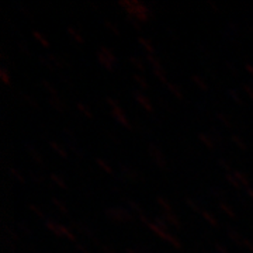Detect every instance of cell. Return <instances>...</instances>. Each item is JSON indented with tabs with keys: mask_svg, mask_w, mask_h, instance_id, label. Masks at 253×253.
Segmentation results:
<instances>
[{
	"mask_svg": "<svg viewBox=\"0 0 253 253\" xmlns=\"http://www.w3.org/2000/svg\"><path fill=\"white\" fill-rule=\"evenodd\" d=\"M100 249H101V252L103 253H118L111 245H101Z\"/></svg>",
	"mask_w": 253,
	"mask_h": 253,
	"instance_id": "obj_53",
	"label": "cell"
},
{
	"mask_svg": "<svg viewBox=\"0 0 253 253\" xmlns=\"http://www.w3.org/2000/svg\"><path fill=\"white\" fill-rule=\"evenodd\" d=\"M51 203H52V206H54L62 215H68L69 214V208H68V206L63 203L62 200H59V199H56V197H52L51 199Z\"/></svg>",
	"mask_w": 253,
	"mask_h": 253,
	"instance_id": "obj_32",
	"label": "cell"
},
{
	"mask_svg": "<svg viewBox=\"0 0 253 253\" xmlns=\"http://www.w3.org/2000/svg\"><path fill=\"white\" fill-rule=\"evenodd\" d=\"M228 236H229V239L234 242V244L239 245L241 246V244H242V239H244V236L241 235L239 232H236L235 229H228Z\"/></svg>",
	"mask_w": 253,
	"mask_h": 253,
	"instance_id": "obj_42",
	"label": "cell"
},
{
	"mask_svg": "<svg viewBox=\"0 0 253 253\" xmlns=\"http://www.w3.org/2000/svg\"><path fill=\"white\" fill-rule=\"evenodd\" d=\"M218 165H219V166H221V168H222V169H224L226 173H229V172H232V170H234L232 165L228 162L226 159H224V158H219V159H218Z\"/></svg>",
	"mask_w": 253,
	"mask_h": 253,
	"instance_id": "obj_47",
	"label": "cell"
},
{
	"mask_svg": "<svg viewBox=\"0 0 253 253\" xmlns=\"http://www.w3.org/2000/svg\"><path fill=\"white\" fill-rule=\"evenodd\" d=\"M49 146H51V149L54 151L55 154L58 155L61 159H68V156H69V152H68V149H66V146H63L62 144H59V142H55V141H49Z\"/></svg>",
	"mask_w": 253,
	"mask_h": 253,
	"instance_id": "obj_16",
	"label": "cell"
},
{
	"mask_svg": "<svg viewBox=\"0 0 253 253\" xmlns=\"http://www.w3.org/2000/svg\"><path fill=\"white\" fill-rule=\"evenodd\" d=\"M20 13H23V14H26V16H30V11L26 6H20Z\"/></svg>",
	"mask_w": 253,
	"mask_h": 253,
	"instance_id": "obj_62",
	"label": "cell"
},
{
	"mask_svg": "<svg viewBox=\"0 0 253 253\" xmlns=\"http://www.w3.org/2000/svg\"><path fill=\"white\" fill-rule=\"evenodd\" d=\"M106 103H107V106H109L111 117L114 118L121 126H124L126 129H132V126H131L129 118H128V116L126 114V111L121 107V104L118 103L117 100L113 99V97H106Z\"/></svg>",
	"mask_w": 253,
	"mask_h": 253,
	"instance_id": "obj_3",
	"label": "cell"
},
{
	"mask_svg": "<svg viewBox=\"0 0 253 253\" xmlns=\"http://www.w3.org/2000/svg\"><path fill=\"white\" fill-rule=\"evenodd\" d=\"M103 26L104 28L110 31L111 34H114V36H120V33H121V30L117 26V23L116 21H113V20H110V18H104L103 20Z\"/></svg>",
	"mask_w": 253,
	"mask_h": 253,
	"instance_id": "obj_27",
	"label": "cell"
},
{
	"mask_svg": "<svg viewBox=\"0 0 253 253\" xmlns=\"http://www.w3.org/2000/svg\"><path fill=\"white\" fill-rule=\"evenodd\" d=\"M38 61L42 65V66H45L46 69H55V68H65L68 62L62 59L61 56H56L54 54H48V55H40V58H38Z\"/></svg>",
	"mask_w": 253,
	"mask_h": 253,
	"instance_id": "obj_8",
	"label": "cell"
},
{
	"mask_svg": "<svg viewBox=\"0 0 253 253\" xmlns=\"http://www.w3.org/2000/svg\"><path fill=\"white\" fill-rule=\"evenodd\" d=\"M33 37H34V40H36L37 42L41 46H44V48H49V45H51V42H49V40L46 38L45 34L41 33V31H38V30H34V31H33Z\"/></svg>",
	"mask_w": 253,
	"mask_h": 253,
	"instance_id": "obj_26",
	"label": "cell"
},
{
	"mask_svg": "<svg viewBox=\"0 0 253 253\" xmlns=\"http://www.w3.org/2000/svg\"><path fill=\"white\" fill-rule=\"evenodd\" d=\"M148 154H149L151 159L154 161L155 165H156L161 170H165V169L168 168L169 161H168L166 155H165V152L161 149V146H159V145L151 142V144L148 145Z\"/></svg>",
	"mask_w": 253,
	"mask_h": 253,
	"instance_id": "obj_7",
	"label": "cell"
},
{
	"mask_svg": "<svg viewBox=\"0 0 253 253\" xmlns=\"http://www.w3.org/2000/svg\"><path fill=\"white\" fill-rule=\"evenodd\" d=\"M132 79H134V82H135V84L138 86L139 90H148L149 89V82H148V79L145 78L142 73H135L132 76Z\"/></svg>",
	"mask_w": 253,
	"mask_h": 253,
	"instance_id": "obj_23",
	"label": "cell"
},
{
	"mask_svg": "<svg viewBox=\"0 0 253 253\" xmlns=\"http://www.w3.org/2000/svg\"><path fill=\"white\" fill-rule=\"evenodd\" d=\"M31 179H33V181H36V183H38V184H42L44 183V176H41L40 173H31Z\"/></svg>",
	"mask_w": 253,
	"mask_h": 253,
	"instance_id": "obj_52",
	"label": "cell"
},
{
	"mask_svg": "<svg viewBox=\"0 0 253 253\" xmlns=\"http://www.w3.org/2000/svg\"><path fill=\"white\" fill-rule=\"evenodd\" d=\"M75 248H76V251H78L79 253H91L89 248H86L84 245H82V244H76L75 245Z\"/></svg>",
	"mask_w": 253,
	"mask_h": 253,
	"instance_id": "obj_55",
	"label": "cell"
},
{
	"mask_svg": "<svg viewBox=\"0 0 253 253\" xmlns=\"http://www.w3.org/2000/svg\"><path fill=\"white\" fill-rule=\"evenodd\" d=\"M245 193H246V196L253 201V187H246V189H245Z\"/></svg>",
	"mask_w": 253,
	"mask_h": 253,
	"instance_id": "obj_59",
	"label": "cell"
},
{
	"mask_svg": "<svg viewBox=\"0 0 253 253\" xmlns=\"http://www.w3.org/2000/svg\"><path fill=\"white\" fill-rule=\"evenodd\" d=\"M129 63L135 68V69H138L139 72H144L145 71V63L144 61L141 59V58H138V56H135V55H131L129 58Z\"/></svg>",
	"mask_w": 253,
	"mask_h": 253,
	"instance_id": "obj_38",
	"label": "cell"
},
{
	"mask_svg": "<svg viewBox=\"0 0 253 253\" xmlns=\"http://www.w3.org/2000/svg\"><path fill=\"white\" fill-rule=\"evenodd\" d=\"M190 79H191V82L196 84V87L197 89H200V90L203 91H207L208 90V83L207 81L201 76V75H197V73H194V75H191L190 76Z\"/></svg>",
	"mask_w": 253,
	"mask_h": 253,
	"instance_id": "obj_20",
	"label": "cell"
},
{
	"mask_svg": "<svg viewBox=\"0 0 253 253\" xmlns=\"http://www.w3.org/2000/svg\"><path fill=\"white\" fill-rule=\"evenodd\" d=\"M211 191H212V196L219 197V199H222L225 196V191L221 189V187H214V189H211Z\"/></svg>",
	"mask_w": 253,
	"mask_h": 253,
	"instance_id": "obj_54",
	"label": "cell"
},
{
	"mask_svg": "<svg viewBox=\"0 0 253 253\" xmlns=\"http://www.w3.org/2000/svg\"><path fill=\"white\" fill-rule=\"evenodd\" d=\"M161 217L165 219V222L169 226H173V228H181L180 218L177 217L174 212H162Z\"/></svg>",
	"mask_w": 253,
	"mask_h": 253,
	"instance_id": "obj_15",
	"label": "cell"
},
{
	"mask_svg": "<svg viewBox=\"0 0 253 253\" xmlns=\"http://www.w3.org/2000/svg\"><path fill=\"white\" fill-rule=\"evenodd\" d=\"M134 99L135 101L145 110V111H148V113H154V104H152V101L151 99L145 94L144 91H135L134 93Z\"/></svg>",
	"mask_w": 253,
	"mask_h": 253,
	"instance_id": "obj_11",
	"label": "cell"
},
{
	"mask_svg": "<svg viewBox=\"0 0 253 253\" xmlns=\"http://www.w3.org/2000/svg\"><path fill=\"white\" fill-rule=\"evenodd\" d=\"M241 246H242L244 249H246V251H249L251 253H253V241H251V239H248V238H245L244 236Z\"/></svg>",
	"mask_w": 253,
	"mask_h": 253,
	"instance_id": "obj_48",
	"label": "cell"
},
{
	"mask_svg": "<svg viewBox=\"0 0 253 253\" xmlns=\"http://www.w3.org/2000/svg\"><path fill=\"white\" fill-rule=\"evenodd\" d=\"M120 174L126 181H144L142 173L129 165H120Z\"/></svg>",
	"mask_w": 253,
	"mask_h": 253,
	"instance_id": "obj_9",
	"label": "cell"
},
{
	"mask_svg": "<svg viewBox=\"0 0 253 253\" xmlns=\"http://www.w3.org/2000/svg\"><path fill=\"white\" fill-rule=\"evenodd\" d=\"M106 215H107V218H110L111 221L120 222V224L131 222V221H134V218H135V215H134L128 208L120 207V206L107 208V210H106Z\"/></svg>",
	"mask_w": 253,
	"mask_h": 253,
	"instance_id": "obj_6",
	"label": "cell"
},
{
	"mask_svg": "<svg viewBox=\"0 0 253 253\" xmlns=\"http://www.w3.org/2000/svg\"><path fill=\"white\" fill-rule=\"evenodd\" d=\"M232 174L236 177V180L239 181V184H241V187L242 189H246V187H251V181H249V177L245 174L242 170H238V169H234L232 170Z\"/></svg>",
	"mask_w": 253,
	"mask_h": 253,
	"instance_id": "obj_22",
	"label": "cell"
},
{
	"mask_svg": "<svg viewBox=\"0 0 253 253\" xmlns=\"http://www.w3.org/2000/svg\"><path fill=\"white\" fill-rule=\"evenodd\" d=\"M20 99L23 100L27 106H30V107H34V109H37L38 107V103H37V100L33 97V96H30V94H27V93H21L20 94Z\"/></svg>",
	"mask_w": 253,
	"mask_h": 253,
	"instance_id": "obj_41",
	"label": "cell"
},
{
	"mask_svg": "<svg viewBox=\"0 0 253 253\" xmlns=\"http://www.w3.org/2000/svg\"><path fill=\"white\" fill-rule=\"evenodd\" d=\"M225 180L228 181V184H231L234 189L236 190H242V187H241V184H239V181L236 180V177L232 174V172L229 173H225Z\"/></svg>",
	"mask_w": 253,
	"mask_h": 253,
	"instance_id": "obj_43",
	"label": "cell"
},
{
	"mask_svg": "<svg viewBox=\"0 0 253 253\" xmlns=\"http://www.w3.org/2000/svg\"><path fill=\"white\" fill-rule=\"evenodd\" d=\"M166 87H168V90L172 93L173 96L176 97L177 100H184V94H183V91L176 84V83H173V82H169V83H166Z\"/></svg>",
	"mask_w": 253,
	"mask_h": 253,
	"instance_id": "obj_30",
	"label": "cell"
},
{
	"mask_svg": "<svg viewBox=\"0 0 253 253\" xmlns=\"http://www.w3.org/2000/svg\"><path fill=\"white\" fill-rule=\"evenodd\" d=\"M18 49H20L21 52H24V55H26V56H28V55H30V49H28L27 42H26V41H20V42H18Z\"/></svg>",
	"mask_w": 253,
	"mask_h": 253,
	"instance_id": "obj_51",
	"label": "cell"
},
{
	"mask_svg": "<svg viewBox=\"0 0 253 253\" xmlns=\"http://www.w3.org/2000/svg\"><path fill=\"white\" fill-rule=\"evenodd\" d=\"M186 206L189 208H191L194 212H197V214H201V211H203V208L200 207L199 204H197V201L196 200H193V199H190V197H186Z\"/></svg>",
	"mask_w": 253,
	"mask_h": 253,
	"instance_id": "obj_45",
	"label": "cell"
},
{
	"mask_svg": "<svg viewBox=\"0 0 253 253\" xmlns=\"http://www.w3.org/2000/svg\"><path fill=\"white\" fill-rule=\"evenodd\" d=\"M201 217L204 218V221L210 224L211 226H214V228H217L219 225V222H218L217 217L211 212V211H208V210H203L201 211Z\"/></svg>",
	"mask_w": 253,
	"mask_h": 253,
	"instance_id": "obj_28",
	"label": "cell"
},
{
	"mask_svg": "<svg viewBox=\"0 0 253 253\" xmlns=\"http://www.w3.org/2000/svg\"><path fill=\"white\" fill-rule=\"evenodd\" d=\"M156 204H158V207L162 210V212H174L172 203L168 199H165L163 196L156 197Z\"/></svg>",
	"mask_w": 253,
	"mask_h": 253,
	"instance_id": "obj_21",
	"label": "cell"
},
{
	"mask_svg": "<svg viewBox=\"0 0 253 253\" xmlns=\"http://www.w3.org/2000/svg\"><path fill=\"white\" fill-rule=\"evenodd\" d=\"M215 251H217V253H229V251L226 249L225 246L222 244H219V242L215 244Z\"/></svg>",
	"mask_w": 253,
	"mask_h": 253,
	"instance_id": "obj_56",
	"label": "cell"
},
{
	"mask_svg": "<svg viewBox=\"0 0 253 253\" xmlns=\"http://www.w3.org/2000/svg\"><path fill=\"white\" fill-rule=\"evenodd\" d=\"M231 141H232V144L235 145L238 149H241V151H248V145H246V142H245L244 139L239 135L234 134V135L231 136Z\"/></svg>",
	"mask_w": 253,
	"mask_h": 253,
	"instance_id": "obj_40",
	"label": "cell"
},
{
	"mask_svg": "<svg viewBox=\"0 0 253 253\" xmlns=\"http://www.w3.org/2000/svg\"><path fill=\"white\" fill-rule=\"evenodd\" d=\"M126 253H144L136 248H126Z\"/></svg>",
	"mask_w": 253,
	"mask_h": 253,
	"instance_id": "obj_60",
	"label": "cell"
},
{
	"mask_svg": "<svg viewBox=\"0 0 253 253\" xmlns=\"http://www.w3.org/2000/svg\"><path fill=\"white\" fill-rule=\"evenodd\" d=\"M136 41H138V45L141 46L146 54H155V46L149 38H146L144 36H138Z\"/></svg>",
	"mask_w": 253,
	"mask_h": 253,
	"instance_id": "obj_14",
	"label": "cell"
},
{
	"mask_svg": "<svg viewBox=\"0 0 253 253\" xmlns=\"http://www.w3.org/2000/svg\"><path fill=\"white\" fill-rule=\"evenodd\" d=\"M228 96L234 100L235 103H238V104H242V101H244V100H242V96L239 94V91L236 90V89H229V90H228Z\"/></svg>",
	"mask_w": 253,
	"mask_h": 253,
	"instance_id": "obj_46",
	"label": "cell"
},
{
	"mask_svg": "<svg viewBox=\"0 0 253 253\" xmlns=\"http://www.w3.org/2000/svg\"><path fill=\"white\" fill-rule=\"evenodd\" d=\"M207 3H208V6H210V9L212 10L214 13H218V11H219V6H218L215 1H212V0H208Z\"/></svg>",
	"mask_w": 253,
	"mask_h": 253,
	"instance_id": "obj_57",
	"label": "cell"
},
{
	"mask_svg": "<svg viewBox=\"0 0 253 253\" xmlns=\"http://www.w3.org/2000/svg\"><path fill=\"white\" fill-rule=\"evenodd\" d=\"M66 31H68L69 37L72 38L76 44H79V45H83V44H84V37H83V34H82L78 28L73 27V26H69V27L66 28Z\"/></svg>",
	"mask_w": 253,
	"mask_h": 253,
	"instance_id": "obj_18",
	"label": "cell"
},
{
	"mask_svg": "<svg viewBox=\"0 0 253 253\" xmlns=\"http://www.w3.org/2000/svg\"><path fill=\"white\" fill-rule=\"evenodd\" d=\"M73 225H75L76 231H78L81 235L87 236V238H90L94 244L100 245V242L97 241V235H96V232L93 231V228H91L90 225H87V224H84V222H75ZM100 246H101V245H100Z\"/></svg>",
	"mask_w": 253,
	"mask_h": 253,
	"instance_id": "obj_10",
	"label": "cell"
},
{
	"mask_svg": "<svg viewBox=\"0 0 253 253\" xmlns=\"http://www.w3.org/2000/svg\"><path fill=\"white\" fill-rule=\"evenodd\" d=\"M0 79H1V83L4 84V86H11V75H10L9 68H6V66H1L0 68Z\"/></svg>",
	"mask_w": 253,
	"mask_h": 253,
	"instance_id": "obj_34",
	"label": "cell"
},
{
	"mask_svg": "<svg viewBox=\"0 0 253 253\" xmlns=\"http://www.w3.org/2000/svg\"><path fill=\"white\" fill-rule=\"evenodd\" d=\"M96 165L99 166V169H101L104 173H107V174H114V169L111 168V165L107 163L103 158H96Z\"/></svg>",
	"mask_w": 253,
	"mask_h": 253,
	"instance_id": "obj_35",
	"label": "cell"
},
{
	"mask_svg": "<svg viewBox=\"0 0 253 253\" xmlns=\"http://www.w3.org/2000/svg\"><path fill=\"white\" fill-rule=\"evenodd\" d=\"M49 180L52 181L58 189H61V190L68 189V181L65 180L62 176H61V174H58V173H51V174H49Z\"/></svg>",
	"mask_w": 253,
	"mask_h": 253,
	"instance_id": "obj_25",
	"label": "cell"
},
{
	"mask_svg": "<svg viewBox=\"0 0 253 253\" xmlns=\"http://www.w3.org/2000/svg\"><path fill=\"white\" fill-rule=\"evenodd\" d=\"M152 72H154V75L159 79V81L162 82V83H169V79H168V73H166V71H165V66H162V68H156V69H152Z\"/></svg>",
	"mask_w": 253,
	"mask_h": 253,
	"instance_id": "obj_39",
	"label": "cell"
},
{
	"mask_svg": "<svg viewBox=\"0 0 253 253\" xmlns=\"http://www.w3.org/2000/svg\"><path fill=\"white\" fill-rule=\"evenodd\" d=\"M118 6L124 10L126 18H131L139 24L148 23L152 17L151 9L139 0H118Z\"/></svg>",
	"mask_w": 253,
	"mask_h": 253,
	"instance_id": "obj_1",
	"label": "cell"
},
{
	"mask_svg": "<svg viewBox=\"0 0 253 253\" xmlns=\"http://www.w3.org/2000/svg\"><path fill=\"white\" fill-rule=\"evenodd\" d=\"M18 228H20L21 231H24V232H26L27 235H30V234H31V231L28 229L27 226H24V224H18Z\"/></svg>",
	"mask_w": 253,
	"mask_h": 253,
	"instance_id": "obj_61",
	"label": "cell"
},
{
	"mask_svg": "<svg viewBox=\"0 0 253 253\" xmlns=\"http://www.w3.org/2000/svg\"><path fill=\"white\" fill-rule=\"evenodd\" d=\"M146 61L151 65L152 69H156V68H162L163 63L162 61L159 59V56H156L155 54H146Z\"/></svg>",
	"mask_w": 253,
	"mask_h": 253,
	"instance_id": "obj_37",
	"label": "cell"
},
{
	"mask_svg": "<svg viewBox=\"0 0 253 253\" xmlns=\"http://www.w3.org/2000/svg\"><path fill=\"white\" fill-rule=\"evenodd\" d=\"M126 208L132 212V214H138L139 217H142V215H145L144 214V207L138 203V201H135V200H126Z\"/></svg>",
	"mask_w": 253,
	"mask_h": 253,
	"instance_id": "obj_19",
	"label": "cell"
},
{
	"mask_svg": "<svg viewBox=\"0 0 253 253\" xmlns=\"http://www.w3.org/2000/svg\"><path fill=\"white\" fill-rule=\"evenodd\" d=\"M28 210L36 215V217L41 218V219H45V214H44V211L41 210V208L38 207L37 204H33V203H30L28 204Z\"/></svg>",
	"mask_w": 253,
	"mask_h": 253,
	"instance_id": "obj_44",
	"label": "cell"
},
{
	"mask_svg": "<svg viewBox=\"0 0 253 253\" xmlns=\"http://www.w3.org/2000/svg\"><path fill=\"white\" fill-rule=\"evenodd\" d=\"M218 207H219V210L225 214L226 217H229L231 219H236V212L234 208L231 207L228 203H225L224 200H219V203H218Z\"/></svg>",
	"mask_w": 253,
	"mask_h": 253,
	"instance_id": "obj_24",
	"label": "cell"
},
{
	"mask_svg": "<svg viewBox=\"0 0 253 253\" xmlns=\"http://www.w3.org/2000/svg\"><path fill=\"white\" fill-rule=\"evenodd\" d=\"M245 71L249 73L253 79V63H245Z\"/></svg>",
	"mask_w": 253,
	"mask_h": 253,
	"instance_id": "obj_58",
	"label": "cell"
},
{
	"mask_svg": "<svg viewBox=\"0 0 253 253\" xmlns=\"http://www.w3.org/2000/svg\"><path fill=\"white\" fill-rule=\"evenodd\" d=\"M215 116H217V118L221 121V124H224V126H226V128H232V118L229 117L226 113H224V111H217L215 113Z\"/></svg>",
	"mask_w": 253,
	"mask_h": 253,
	"instance_id": "obj_36",
	"label": "cell"
},
{
	"mask_svg": "<svg viewBox=\"0 0 253 253\" xmlns=\"http://www.w3.org/2000/svg\"><path fill=\"white\" fill-rule=\"evenodd\" d=\"M197 138H199L200 142L203 144V146H206L207 149H215V146H217V141H215V138L211 135V134L199 132V134H197Z\"/></svg>",
	"mask_w": 253,
	"mask_h": 253,
	"instance_id": "obj_13",
	"label": "cell"
},
{
	"mask_svg": "<svg viewBox=\"0 0 253 253\" xmlns=\"http://www.w3.org/2000/svg\"><path fill=\"white\" fill-rule=\"evenodd\" d=\"M48 103H49L51 109H54L56 113H65V111H66V103H65L59 96H56V97H49Z\"/></svg>",
	"mask_w": 253,
	"mask_h": 253,
	"instance_id": "obj_17",
	"label": "cell"
},
{
	"mask_svg": "<svg viewBox=\"0 0 253 253\" xmlns=\"http://www.w3.org/2000/svg\"><path fill=\"white\" fill-rule=\"evenodd\" d=\"M97 61L106 69V71H114L116 65H117V56L114 54V51L109 48L107 45H101L96 52Z\"/></svg>",
	"mask_w": 253,
	"mask_h": 253,
	"instance_id": "obj_5",
	"label": "cell"
},
{
	"mask_svg": "<svg viewBox=\"0 0 253 253\" xmlns=\"http://www.w3.org/2000/svg\"><path fill=\"white\" fill-rule=\"evenodd\" d=\"M27 152L28 155H30V158H31V159H33L38 166H44V165H45V159H44V156H42V154L37 149L34 145L27 144Z\"/></svg>",
	"mask_w": 253,
	"mask_h": 253,
	"instance_id": "obj_12",
	"label": "cell"
},
{
	"mask_svg": "<svg viewBox=\"0 0 253 253\" xmlns=\"http://www.w3.org/2000/svg\"><path fill=\"white\" fill-rule=\"evenodd\" d=\"M45 228L49 232H52L54 235L61 236V238H66V239H69L72 242L78 241L76 234H75V231H73L72 228L63 225V224H59V222H56L54 219H45Z\"/></svg>",
	"mask_w": 253,
	"mask_h": 253,
	"instance_id": "obj_4",
	"label": "cell"
},
{
	"mask_svg": "<svg viewBox=\"0 0 253 253\" xmlns=\"http://www.w3.org/2000/svg\"><path fill=\"white\" fill-rule=\"evenodd\" d=\"M139 219H141V222H142L145 226H148V229H149L151 232H154L155 235L159 236V238L163 239L165 242H168L172 248H174V249H181V248H183V244H181V241L177 236H174L173 234H170L168 229L161 228V226L155 222L154 219H149V218L145 217V215L139 217Z\"/></svg>",
	"mask_w": 253,
	"mask_h": 253,
	"instance_id": "obj_2",
	"label": "cell"
},
{
	"mask_svg": "<svg viewBox=\"0 0 253 253\" xmlns=\"http://www.w3.org/2000/svg\"><path fill=\"white\" fill-rule=\"evenodd\" d=\"M41 86L48 91V94H49V97H56V96H59V93H58V89H56V86H55L52 82L46 81V79H42L41 81Z\"/></svg>",
	"mask_w": 253,
	"mask_h": 253,
	"instance_id": "obj_29",
	"label": "cell"
},
{
	"mask_svg": "<svg viewBox=\"0 0 253 253\" xmlns=\"http://www.w3.org/2000/svg\"><path fill=\"white\" fill-rule=\"evenodd\" d=\"M76 109H78V111L81 113L82 116H84L86 118H93V111H91L90 106H87L86 103L78 101L76 103Z\"/></svg>",
	"mask_w": 253,
	"mask_h": 253,
	"instance_id": "obj_33",
	"label": "cell"
},
{
	"mask_svg": "<svg viewBox=\"0 0 253 253\" xmlns=\"http://www.w3.org/2000/svg\"><path fill=\"white\" fill-rule=\"evenodd\" d=\"M71 149H72V152L76 155L78 158H81V159H84V158H86V152H84L82 148H78V146H71Z\"/></svg>",
	"mask_w": 253,
	"mask_h": 253,
	"instance_id": "obj_50",
	"label": "cell"
},
{
	"mask_svg": "<svg viewBox=\"0 0 253 253\" xmlns=\"http://www.w3.org/2000/svg\"><path fill=\"white\" fill-rule=\"evenodd\" d=\"M7 173H9V176L13 179V180L18 181V183H21V184H24V183H26V176L20 172L17 168H13V166H11V168L7 169Z\"/></svg>",
	"mask_w": 253,
	"mask_h": 253,
	"instance_id": "obj_31",
	"label": "cell"
},
{
	"mask_svg": "<svg viewBox=\"0 0 253 253\" xmlns=\"http://www.w3.org/2000/svg\"><path fill=\"white\" fill-rule=\"evenodd\" d=\"M242 90H244V93L248 96V99H251L253 101V86L252 84H242Z\"/></svg>",
	"mask_w": 253,
	"mask_h": 253,
	"instance_id": "obj_49",
	"label": "cell"
}]
</instances>
